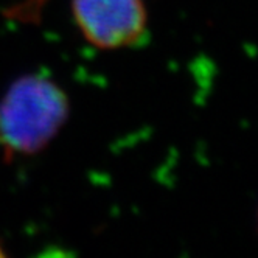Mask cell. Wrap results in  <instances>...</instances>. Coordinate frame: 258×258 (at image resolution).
<instances>
[{"mask_svg": "<svg viewBox=\"0 0 258 258\" xmlns=\"http://www.w3.org/2000/svg\"><path fill=\"white\" fill-rule=\"evenodd\" d=\"M69 117L66 92L42 75L16 80L0 100V143L8 157L42 151Z\"/></svg>", "mask_w": 258, "mask_h": 258, "instance_id": "6da1fadb", "label": "cell"}, {"mask_svg": "<svg viewBox=\"0 0 258 258\" xmlns=\"http://www.w3.org/2000/svg\"><path fill=\"white\" fill-rule=\"evenodd\" d=\"M72 11L87 42L103 50L131 47L146 33L143 0H72Z\"/></svg>", "mask_w": 258, "mask_h": 258, "instance_id": "7a4b0ae2", "label": "cell"}, {"mask_svg": "<svg viewBox=\"0 0 258 258\" xmlns=\"http://www.w3.org/2000/svg\"><path fill=\"white\" fill-rule=\"evenodd\" d=\"M47 4L48 0H19L5 10V16L22 24H39Z\"/></svg>", "mask_w": 258, "mask_h": 258, "instance_id": "3957f363", "label": "cell"}, {"mask_svg": "<svg viewBox=\"0 0 258 258\" xmlns=\"http://www.w3.org/2000/svg\"><path fill=\"white\" fill-rule=\"evenodd\" d=\"M5 255H7V252H5V250L2 249V246H0V258H2V256H5Z\"/></svg>", "mask_w": 258, "mask_h": 258, "instance_id": "277c9868", "label": "cell"}, {"mask_svg": "<svg viewBox=\"0 0 258 258\" xmlns=\"http://www.w3.org/2000/svg\"><path fill=\"white\" fill-rule=\"evenodd\" d=\"M256 227H258V213H256Z\"/></svg>", "mask_w": 258, "mask_h": 258, "instance_id": "5b68a950", "label": "cell"}]
</instances>
